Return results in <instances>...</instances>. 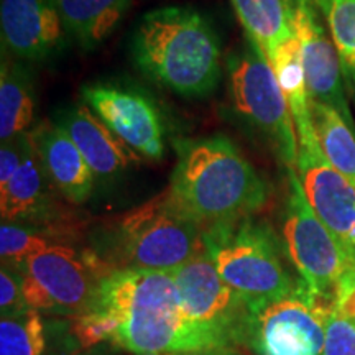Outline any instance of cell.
<instances>
[{
  "mask_svg": "<svg viewBox=\"0 0 355 355\" xmlns=\"http://www.w3.org/2000/svg\"><path fill=\"white\" fill-rule=\"evenodd\" d=\"M227 68L235 109L272 141L286 168H295L298 162L295 122L263 50L245 37V44L229 58Z\"/></svg>",
  "mask_w": 355,
  "mask_h": 355,
  "instance_id": "cell-7",
  "label": "cell"
},
{
  "mask_svg": "<svg viewBox=\"0 0 355 355\" xmlns=\"http://www.w3.org/2000/svg\"><path fill=\"white\" fill-rule=\"evenodd\" d=\"M245 37L263 50L266 58L295 37V12L288 0H230Z\"/></svg>",
  "mask_w": 355,
  "mask_h": 355,
  "instance_id": "cell-20",
  "label": "cell"
},
{
  "mask_svg": "<svg viewBox=\"0 0 355 355\" xmlns=\"http://www.w3.org/2000/svg\"><path fill=\"white\" fill-rule=\"evenodd\" d=\"M298 171L304 194L322 224L355 263V186L327 162L316 132L300 133Z\"/></svg>",
  "mask_w": 355,
  "mask_h": 355,
  "instance_id": "cell-10",
  "label": "cell"
},
{
  "mask_svg": "<svg viewBox=\"0 0 355 355\" xmlns=\"http://www.w3.org/2000/svg\"><path fill=\"white\" fill-rule=\"evenodd\" d=\"M334 311L355 322V263L345 270L334 293Z\"/></svg>",
  "mask_w": 355,
  "mask_h": 355,
  "instance_id": "cell-29",
  "label": "cell"
},
{
  "mask_svg": "<svg viewBox=\"0 0 355 355\" xmlns=\"http://www.w3.org/2000/svg\"><path fill=\"white\" fill-rule=\"evenodd\" d=\"M35 117L33 83L24 66L3 61L0 76V139H20Z\"/></svg>",
  "mask_w": 355,
  "mask_h": 355,
  "instance_id": "cell-21",
  "label": "cell"
},
{
  "mask_svg": "<svg viewBox=\"0 0 355 355\" xmlns=\"http://www.w3.org/2000/svg\"><path fill=\"white\" fill-rule=\"evenodd\" d=\"M66 33L86 50L99 46L128 10L132 0H55Z\"/></svg>",
  "mask_w": 355,
  "mask_h": 355,
  "instance_id": "cell-19",
  "label": "cell"
},
{
  "mask_svg": "<svg viewBox=\"0 0 355 355\" xmlns=\"http://www.w3.org/2000/svg\"><path fill=\"white\" fill-rule=\"evenodd\" d=\"M58 125L68 132L96 178H112L140 163V157L86 105L69 109Z\"/></svg>",
  "mask_w": 355,
  "mask_h": 355,
  "instance_id": "cell-16",
  "label": "cell"
},
{
  "mask_svg": "<svg viewBox=\"0 0 355 355\" xmlns=\"http://www.w3.org/2000/svg\"><path fill=\"white\" fill-rule=\"evenodd\" d=\"M204 230L166 188L117 220L107 263L114 270L173 272L206 252Z\"/></svg>",
  "mask_w": 355,
  "mask_h": 355,
  "instance_id": "cell-4",
  "label": "cell"
},
{
  "mask_svg": "<svg viewBox=\"0 0 355 355\" xmlns=\"http://www.w3.org/2000/svg\"><path fill=\"white\" fill-rule=\"evenodd\" d=\"M314 6L316 3L298 8L293 19V32L300 43L309 101L336 109L355 130V122L345 99L339 55L324 26L319 24Z\"/></svg>",
  "mask_w": 355,
  "mask_h": 355,
  "instance_id": "cell-13",
  "label": "cell"
},
{
  "mask_svg": "<svg viewBox=\"0 0 355 355\" xmlns=\"http://www.w3.org/2000/svg\"><path fill=\"white\" fill-rule=\"evenodd\" d=\"M28 139L44 175L61 196L74 204L89 199L96 176L68 132L58 123L44 122L28 133Z\"/></svg>",
  "mask_w": 355,
  "mask_h": 355,
  "instance_id": "cell-15",
  "label": "cell"
},
{
  "mask_svg": "<svg viewBox=\"0 0 355 355\" xmlns=\"http://www.w3.org/2000/svg\"><path fill=\"white\" fill-rule=\"evenodd\" d=\"M171 273L191 319L222 331L241 347L247 344L250 304L222 279L207 252Z\"/></svg>",
  "mask_w": 355,
  "mask_h": 355,
  "instance_id": "cell-11",
  "label": "cell"
},
{
  "mask_svg": "<svg viewBox=\"0 0 355 355\" xmlns=\"http://www.w3.org/2000/svg\"><path fill=\"white\" fill-rule=\"evenodd\" d=\"M46 175L28 139V146L19 170L0 183V214L2 220L28 224L46 216L50 199L46 193Z\"/></svg>",
  "mask_w": 355,
  "mask_h": 355,
  "instance_id": "cell-18",
  "label": "cell"
},
{
  "mask_svg": "<svg viewBox=\"0 0 355 355\" xmlns=\"http://www.w3.org/2000/svg\"><path fill=\"white\" fill-rule=\"evenodd\" d=\"M91 308L115 319L112 344L132 355L242 350L232 337L188 316L171 272L114 270L101 282Z\"/></svg>",
  "mask_w": 355,
  "mask_h": 355,
  "instance_id": "cell-1",
  "label": "cell"
},
{
  "mask_svg": "<svg viewBox=\"0 0 355 355\" xmlns=\"http://www.w3.org/2000/svg\"><path fill=\"white\" fill-rule=\"evenodd\" d=\"M132 51L141 73L175 94L207 96L220 79L219 37L211 21L191 7L145 13Z\"/></svg>",
  "mask_w": 355,
  "mask_h": 355,
  "instance_id": "cell-3",
  "label": "cell"
},
{
  "mask_svg": "<svg viewBox=\"0 0 355 355\" xmlns=\"http://www.w3.org/2000/svg\"><path fill=\"white\" fill-rule=\"evenodd\" d=\"M83 99L132 150L153 162L163 157L162 117L148 97L133 89L94 84L83 89Z\"/></svg>",
  "mask_w": 355,
  "mask_h": 355,
  "instance_id": "cell-12",
  "label": "cell"
},
{
  "mask_svg": "<svg viewBox=\"0 0 355 355\" xmlns=\"http://www.w3.org/2000/svg\"><path fill=\"white\" fill-rule=\"evenodd\" d=\"M122 352L123 350L119 349L117 345H114L112 343H104L91 349H81L73 355H121Z\"/></svg>",
  "mask_w": 355,
  "mask_h": 355,
  "instance_id": "cell-30",
  "label": "cell"
},
{
  "mask_svg": "<svg viewBox=\"0 0 355 355\" xmlns=\"http://www.w3.org/2000/svg\"><path fill=\"white\" fill-rule=\"evenodd\" d=\"M117 322L104 311L89 308L71 319V332L81 349H91L104 343H112Z\"/></svg>",
  "mask_w": 355,
  "mask_h": 355,
  "instance_id": "cell-26",
  "label": "cell"
},
{
  "mask_svg": "<svg viewBox=\"0 0 355 355\" xmlns=\"http://www.w3.org/2000/svg\"><path fill=\"white\" fill-rule=\"evenodd\" d=\"M204 243L222 279L250 308L285 298L295 290L277 237L263 222L243 217L211 225L204 230Z\"/></svg>",
  "mask_w": 355,
  "mask_h": 355,
  "instance_id": "cell-5",
  "label": "cell"
},
{
  "mask_svg": "<svg viewBox=\"0 0 355 355\" xmlns=\"http://www.w3.org/2000/svg\"><path fill=\"white\" fill-rule=\"evenodd\" d=\"M329 26L345 86L355 101V0H314Z\"/></svg>",
  "mask_w": 355,
  "mask_h": 355,
  "instance_id": "cell-24",
  "label": "cell"
},
{
  "mask_svg": "<svg viewBox=\"0 0 355 355\" xmlns=\"http://www.w3.org/2000/svg\"><path fill=\"white\" fill-rule=\"evenodd\" d=\"M176 157L168 188L204 229L252 217L265 206V181L225 137L178 141Z\"/></svg>",
  "mask_w": 355,
  "mask_h": 355,
  "instance_id": "cell-2",
  "label": "cell"
},
{
  "mask_svg": "<svg viewBox=\"0 0 355 355\" xmlns=\"http://www.w3.org/2000/svg\"><path fill=\"white\" fill-rule=\"evenodd\" d=\"M268 61L277 74L279 87L286 97L288 107L291 110L293 122H295L296 135L314 130L308 87H306L304 71L301 64L300 43L296 37L283 43Z\"/></svg>",
  "mask_w": 355,
  "mask_h": 355,
  "instance_id": "cell-23",
  "label": "cell"
},
{
  "mask_svg": "<svg viewBox=\"0 0 355 355\" xmlns=\"http://www.w3.org/2000/svg\"><path fill=\"white\" fill-rule=\"evenodd\" d=\"M78 350L71 319L35 309L0 319V355H73Z\"/></svg>",
  "mask_w": 355,
  "mask_h": 355,
  "instance_id": "cell-17",
  "label": "cell"
},
{
  "mask_svg": "<svg viewBox=\"0 0 355 355\" xmlns=\"http://www.w3.org/2000/svg\"><path fill=\"white\" fill-rule=\"evenodd\" d=\"M314 132L327 162L355 186V130L329 105L309 101Z\"/></svg>",
  "mask_w": 355,
  "mask_h": 355,
  "instance_id": "cell-22",
  "label": "cell"
},
{
  "mask_svg": "<svg viewBox=\"0 0 355 355\" xmlns=\"http://www.w3.org/2000/svg\"><path fill=\"white\" fill-rule=\"evenodd\" d=\"M332 301L301 282L290 295L250 308L247 344L257 355H322Z\"/></svg>",
  "mask_w": 355,
  "mask_h": 355,
  "instance_id": "cell-9",
  "label": "cell"
},
{
  "mask_svg": "<svg viewBox=\"0 0 355 355\" xmlns=\"http://www.w3.org/2000/svg\"><path fill=\"white\" fill-rule=\"evenodd\" d=\"M288 170V199L283 237L301 282L318 298L334 303L336 286L345 270L354 263L322 224L301 184L298 171Z\"/></svg>",
  "mask_w": 355,
  "mask_h": 355,
  "instance_id": "cell-8",
  "label": "cell"
},
{
  "mask_svg": "<svg viewBox=\"0 0 355 355\" xmlns=\"http://www.w3.org/2000/svg\"><path fill=\"white\" fill-rule=\"evenodd\" d=\"M51 234L46 230L35 229L28 224L2 220L0 227V259L2 266L24 273V268L32 257L48 247L55 245Z\"/></svg>",
  "mask_w": 355,
  "mask_h": 355,
  "instance_id": "cell-25",
  "label": "cell"
},
{
  "mask_svg": "<svg viewBox=\"0 0 355 355\" xmlns=\"http://www.w3.org/2000/svg\"><path fill=\"white\" fill-rule=\"evenodd\" d=\"M288 2H290L293 12H296L301 7L309 6V3H314V0H288Z\"/></svg>",
  "mask_w": 355,
  "mask_h": 355,
  "instance_id": "cell-32",
  "label": "cell"
},
{
  "mask_svg": "<svg viewBox=\"0 0 355 355\" xmlns=\"http://www.w3.org/2000/svg\"><path fill=\"white\" fill-rule=\"evenodd\" d=\"M189 355H243L239 349H224V350H206V352H196Z\"/></svg>",
  "mask_w": 355,
  "mask_h": 355,
  "instance_id": "cell-31",
  "label": "cell"
},
{
  "mask_svg": "<svg viewBox=\"0 0 355 355\" xmlns=\"http://www.w3.org/2000/svg\"><path fill=\"white\" fill-rule=\"evenodd\" d=\"M144 355H159V354H144Z\"/></svg>",
  "mask_w": 355,
  "mask_h": 355,
  "instance_id": "cell-33",
  "label": "cell"
},
{
  "mask_svg": "<svg viewBox=\"0 0 355 355\" xmlns=\"http://www.w3.org/2000/svg\"><path fill=\"white\" fill-rule=\"evenodd\" d=\"M24 295V275L17 270L2 266L0 270V313L2 318L19 316L28 311Z\"/></svg>",
  "mask_w": 355,
  "mask_h": 355,
  "instance_id": "cell-28",
  "label": "cell"
},
{
  "mask_svg": "<svg viewBox=\"0 0 355 355\" xmlns=\"http://www.w3.org/2000/svg\"><path fill=\"white\" fill-rule=\"evenodd\" d=\"M322 355H355V322L331 311L326 321Z\"/></svg>",
  "mask_w": 355,
  "mask_h": 355,
  "instance_id": "cell-27",
  "label": "cell"
},
{
  "mask_svg": "<svg viewBox=\"0 0 355 355\" xmlns=\"http://www.w3.org/2000/svg\"><path fill=\"white\" fill-rule=\"evenodd\" d=\"M2 44L24 60H44L61 48L64 26L55 0H2Z\"/></svg>",
  "mask_w": 355,
  "mask_h": 355,
  "instance_id": "cell-14",
  "label": "cell"
},
{
  "mask_svg": "<svg viewBox=\"0 0 355 355\" xmlns=\"http://www.w3.org/2000/svg\"><path fill=\"white\" fill-rule=\"evenodd\" d=\"M112 272L99 254L55 243L26 261L25 301L46 316L73 319L91 308L101 282Z\"/></svg>",
  "mask_w": 355,
  "mask_h": 355,
  "instance_id": "cell-6",
  "label": "cell"
}]
</instances>
